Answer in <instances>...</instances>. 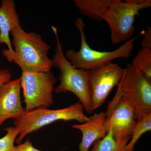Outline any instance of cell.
I'll list each match as a JSON object with an SVG mask.
<instances>
[{"label":"cell","mask_w":151,"mask_h":151,"mask_svg":"<svg viewBox=\"0 0 151 151\" xmlns=\"http://www.w3.org/2000/svg\"><path fill=\"white\" fill-rule=\"evenodd\" d=\"M105 114L104 126L107 133L111 131L116 140L130 139L137 119L132 106L122 98L119 90L109 102Z\"/></svg>","instance_id":"obj_9"},{"label":"cell","mask_w":151,"mask_h":151,"mask_svg":"<svg viewBox=\"0 0 151 151\" xmlns=\"http://www.w3.org/2000/svg\"><path fill=\"white\" fill-rule=\"evenodd\" d=\"M141 46L142 48L150 49H151V28L147 27L145 32L144 33L143 39Z\"/></svg>","instance_id":"obj_18"},{"label":"cell","mask_w":151,"mask_h":151,"mask_svg":"<svg viewBox=\"0 0 151 151\" xmlns=\"http://www.w3.org/2000/svg\"><path fill=\"white\" fill-rule=\"evenodd\" d=\"M10 71L6 69H0V86L5 84L12 79Z\"/></svg>","instance_id":"obj_19"},{"label":"cell","mask_w":151,"mask_h":151,"mask_svg":"<svg viewBox=\"0 0 151 151\" xmlns=\"http://www.w3.org/2000/svg\"><path fill=\"white\" fill-rule=\"evenodd\" d=\"M14 49L13 62L20 68L22 72H46L52 67L48 53L50 47L41 36L27 32L21 26L11 32Z\"/></svg>","instance_id":"obj_1"},{"label":"cell","mask_w":151,"mask_h":151,"mask_svg":"<svg viewBox=\"0 0 151 151\" xmlns=\"http://www.w3.org/2000/svg\"><path fill=\"white\" fill-rule=\"evenodd\" d=\"M129 140H116L109 131L103 139L95 141L92 148L88 151H125Z\"/></svg>","instance_id":"obj_13"},{"label":"cell","mask_w":151,"mask_h":151,"mask_svg":"<svg viewBox=\"0 0 151 151\" xmlns=\"http://www.w3.org/2000/svg\"><path fill=\"white\" fill-rule=\"evenodd\" d=\"M19 18L13 0H2L0 6V44H5L7 49L3 50L2 55L9 62H12L14 52L9 34L20 24Z\"/></svg>","instance_id":"obj_11"},{"label":"cell","mask_w":151,"mask_h":151,"mask_svg":"<svg viewBox=\"0 0 151 151\" xmlns=\"http://www.w3.org/2000/svg\"><path fill=\"white\" fill-rule=\"evenodd\" d=\"M117 86L122 98L132 106L137 119L151 112V79L138 73L131 64L124 68Z\"/></svg>","instance_id":"obj_6"},{"label":"cell","mask_w":151,"mask_h":151,"mask_svg":"<svg viewBox=\"0 0 151 151\" xmlns=\"http://www.w3.org/2000/svg\"><path fill=\"white\" fill-rule=\"evenodd\" d=\"M20 78L26 111L49 108L53 104L52 93L58 79L51 71L22 72Z\"/></svg>","instance_id":"obj_7"},{"label":"cell","mask_w":151,"mask_h":151,"mask_svg":"<svg viewBox=\"0 0 151 151\" xmlns=\"http://www.w3.org/2000/svg\"><path fill=\"white\" fill-rule=\"evenodd\" d=\"M151 130V112L137 119V124L131 136V140L128 142L125 151H134L136 143L141 136Z\"/></svg>","instance_id":"obj_15"},{"label":"cell","mask_w":151,"mask_h":151,"mask_svg":"<svg viewBox=\"0 0 151 151\" xmlns=\"http://www.w3.org/2000/svg\"><path fill=\"white\" fill-rule=\"evenodd\" d=\"M6 134L0 139V151H14L16 139L19 135L18 130L14 127L6 128Z\"/></svg>","instance_id":"obj_16"},{"label":"cell","mask_w":151,"mask_h":151,"mask_svg":"<svg viewBox=\"0 0 151 151\" xmlns=\"http://www.w3.org/2000/svg\"><path fill=\"white\" fill-rule=\"evenodd\" d=\"M84 109L79 102L57 110L40 108L26 111L20 119L14 122V127L19 132L16 143L21 144L27 135L56 121L75 120L82 124L86 123L90 118L84 114Z\"/></svg>","instance_id":"obj_5"},{"label":"cell","mask_w":151,"mask_h":151,"mask_svg":"<svg viewBox=\"0 0 151 151\" xmlns=\"http://www.w3.org/2000/svg\"><path fill=\"white\" fill-rule=\"evenodd\" d=\"M89 118L88 122L72 127L73 129L80 130L82 133V140L78 147L79 151H89L93 143L103 139L107 134L104 126L106 118L105 112L95 113Z\"/></svg>","instance_id":"obj_12"},{"label":"cell","mask_w":151,"mask_h":151,"mask_svg":"<svg viewBox=\"0 0 151 151\" xmlns=\"http://www.w3.org/2000/svg\"><path fill=\"white\" fill-rule=\"evenodd\" d=\"M131 65L139 74L151 79V49H141L133 59Z\"/></svg>","instance_id":"obj_14"},{"label":"cell","mask_w":151,"mask_h":151,"mask_svg":"<svg viewBox=\"0 0 151 151\" xmlns=\"http://www.w3.org/2000/svg\"><path fill=\"white\" fill-rule=\"evenodd\" d=\"M151 6V0H108L100 17L110 28L111 42L117 44L131 39L135 18L141 10Z\"/></svg>","instance_id":"obj_2"},{"label":"cell","mask_w":151,"mask_h":151,"mask_svg":"<svg viewBox=\"0 0 151 151\" xmlns=\"http://www.w3.org/2000/svg\"><path fill=\"white\" fill-rule=\"evenodd\" d=\"M56 37L57 44L55 53L52 60V66L59 69L60 83L54 91L57 94L71 92L75 94L89 114L94 112L89 95L88 86V70L76 68L65 57L63 46L58 37L57 28L51 26Z\"/></svg>","instance_id":"obj_3"},{"label":"cell","mask_w":151,"mask_h":151,"mask_svg":"<svg viewBox=\"0 0 151 151\" xmlns=\"http://www.w3.org/2000/svg\"><path fill=\"white\" fill-rule=\"evenodd\" d=\"M124 73V69L112 62L88 70L89 95L94 111L104 103L114 86H118Z\"/></svg>","instance_id":"obj_8"},{"label":"cell","mask_w":151,"mask_h":151,"mask_svg":"<svg viewBox=\"0 0 151 151\" xmlns=\"http://www.w3.org/2000/svg\"><path fill=\"white\" fill-rule=\"evenodd\" d=\"M75 24L80 33L81 47L78 51L73 49L68 50L65 52V56L76 68L88 70L99 65L111 63L116 58L127 59L132 55L134 47V42L137 37L127 41L113 51H97L91 48L86 41L84 31L86 25L82 19L79 17L77 18Z\"/></svg>","instance_id":"obj_4"},{"label":"cell","mask_w":151,"mask_h":151,"mask_svg":"<svg viewBox=\"0 0 151 151\" xmlns=\"http://www.w3.org/2000/svg\"><path fill=\"white\" fill-rule=\"evenodd\" d=\"M21 89L20 77L0 86V126L9 119L19 120L25 112L21 99Z\"/></svg>","instance_id":"obj_10"},{"label":"cell","mask_w":151,"mask_h":151,"mask_svg":"<svg viewBox=\"0 0 151 151\" xmlns=\"http://www.w3.org/2000/svg\"><path fill=\"white\" fill-rule=\"evenodd\" d=\"M14 151H41L36 149L32 145V143L27 139L24 143L15 146Z\"/></svg>","instance_id":"obj_17"}]
</instances>
